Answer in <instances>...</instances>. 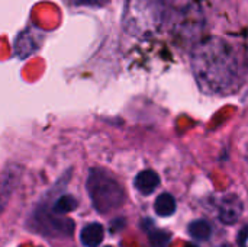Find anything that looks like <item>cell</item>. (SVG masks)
Returning <instances> with one entry per match:
<instances>
[{"label": "cell", "instance_id": "cell-6", "mask_svg": "<svg viewBox=\"0 0 248 247\" xmlns=\"http://www.w3.org/2000/svg\"><path fill=\"white\" fill-rule=\"evenodd\" d=\"M103 227L99 223L87 224L80 234V240L86 247H97L103 240Z\"/></svg>", "mask_w": 248, "mask_h": 247}, {"label": "cell", "instance_id": "cell-12", "mask_svg": "<svg viewBox=\"0 0 248 247\" xmlns=\"http://www.w3.org/2000/svg\"><path fill=\"white\" fill-rule=\"evenodd\" d=\"M71 4H81V6H102L108 3V0H68Z\"/></svg>", "mask_w": 248, "mask_h": 247}, {"label": "cell", "instance_id": "cell-5", "mask_svg": "<svg viewBox=\"0 0 248 247\" xmlns=\"http://www.w3.org/2000/svg\"><path fill=\"white\" fill-rule=\"evenodd\" d=\"M135 188L142 195L153 194L160 185V176L154 170H142L135 176Z\"/></svg>", "mask_w": 248, "mask_h": 247}, {"label": "cell", "instance_id": "cell-4", "mask_svg": "<svg viewBox=\"0 0 248 247\" xmlns=\"http://www.w3.org/2000/svg\"><path fill=\"white\" fill-rule=\"evenodd\" d=\"M39 41H41V35H36L33 31L26 29L15 41V54L19 58H26L35 49H38Z\"/></svg>", "mask_w": 248, "mask_h": 247}, {"label": "cell", "instance_id": "cell-15", "mask_svg": "<svg viewBox=\"0 0 248 247\" xmlns=\"http://www.w3.org/2000/svg\"><path fill=\"white\" fill-rule=\"evenodd\" d=\"M106 247H110V246H106Z\"/></svg>", "mask_w": 248, "mask_h": 247}, {"label": "cell", "instance_id": "cell-7", "mask_svg": "<svg viewBox=\"0 0 248 247\" xmlns=\"http://www.w3.org/2000/svg\"><path fill=\"white\" fill-rule=\"evenodd\" d=\"M154 210L160 217H170L176 211V199L170 194H161L154 202Z\"/></svg>", "mask_w": 248, "mask_h": 247}, {"label": "cell", "instance_id": "cell-13", "mask_svg": "<svg viewBox=\"0 0 248 247\" xmlns=\"http://www.w3.org/2000/svg\"><path fill=\"white\" fill-rule=\"evenodd\" d=\"M248 239V227H244L241 231H240V234H238V243H240V246H244L246 245V242H247Z\"/></svg>", "mask_w": 248, "mask_h": 247}, {"label": "cell", "instance_id": "cell-3", "mask_svg": "<svg viewBox=\"0 0 248 247\" xmlns=\"http://www.w3.org/2000/svg\"><path fill=\"white\" fill-rule=\"evenodd\" d=\"M163 0H132V12H135L137 16H140V13H144V20L151 23H157L160 20V12H161V3Z\"/></svg>", "mask_w": 248, "mask_h": 247}, {"label": "cell", "instance_id": "cell-11", "mask_svg": "<svg viewBox=\"0 0 248 247\" xmlns=\"http://www.w3.org/2000/svg\"><path fill=\"white\" fill-rule=\"evenodd\" d=\"M170 243V233L157 230L151 233L150 236V245L151 247H167Z\"/></svg>", "mask_w": 248, "mask_h": 247}, {"label": "cell", "instance_id": "cell-1", "mask_svg": "<svg viewBox=\"0 0 248 247\" xmlns=\"http://www.w3.org/2000/svg\"><path fill=\"white\" fill-rule=\"evenodd\" d=\"M192 71L199 89L208 95L227 96L241 82V60L235 47L219 36L201 41L190 55Z\"/></svg>", "mask_w": 248, "mask_h": 247}, {"label": "cell", "instance_id": "cell-14", "mask_svg": "<svg viewBox=\"0 0 248 247\" xmlns=\"http://www.w3.org/2000/svg\"><path fill=\"white\" fill-rule=\"evenodd\" d=\"M185 247H198V246H195V245H192V243H187Z\"/></svg>", "mask_w": 248, "mask_h": 247}, {"label": "cell", "instance_id": "cell-8", "mask_svg": "<svg viewBox=\"0 0 248 247\" xmlns=\"http://www.w3.org/2000/svg\"><path fill=\"white\" fill-rule=\"evenodd\" d=\"M189 234L196 239V240H208L212 234V229L211 226L203 221V220H198V221H193L189 224Z\"/></svg>", "mask_w": 248, "mask_h": 247}, {"label": "cell", "instance_id": "cell-9", "mask_svg": "<svg viewBox=\"0 0 248 247\" xmlns=\"http://www.w3.org/2000/svg\"><path fill=\"white\" fill-rule=\"evenodd\" d=\"M77 201H76V198L74 197H71V195H62V197H60L57 201H55V204H54V213H58V214H68V213H71V211H74L76 208H77Z\"/></svg>", "mask_w": 248, "mask_h": 247}, {"label": "cell", "instance_id": "cell-2", "mask_svg": "<svg viewBox=\"0 0 248 247\" xmlns=\"http://www.w3.org/2000/svg\"><path fill=\"white\" fill-rule=\"evenodd\" d=\"M87 191L93 205L99 213H108L124 202V191L121 185L102 169L90 170Z\"/></svg>", "mask_w": 248, "mask_h": 247}, {"label": "cell", "instance_id": "cell-10", "mask_svg": "<svg viewBox=\"0 0 248 247\" xmlns=\"http://www.w3.org/2000/svg\"><path fill=\"white\" fill-rule=\"evenodd\" d=\"M219 218L227 224H234L238 220V211L235 210V205H232V204L222 205L221 213H219Z\"/></svg>", "mask_w": 248, "mask_h": 247}]
</instances>
